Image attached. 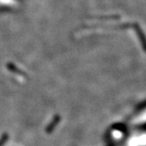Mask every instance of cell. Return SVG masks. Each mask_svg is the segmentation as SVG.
Returning <instances> with one entry per match:
<instances>
[{
    "instance_id": "obj_2",
    "label": "cell",
    "mask_w": 146,
    "mask_h": 146,
    "mask_svg": "<svg viewBox=\"0 0 146 146\" xmlns=\"http://www.w3.org/2000/svg\"><path fill=\"white\" fill-rule=\"evenodd\" d=\"M7 138H8V136L7 135H3L2 137L0 138V146H3L4 144H5V142L7 140Z\"/></svg>"
},
{
    "instance_id": "obj_1",
    "label": "cell",
    "mask_w": 146,
    "mask_h": 146,
    "mask_svg": "<svg viewBox=\"0 0 146 146\" xmlns=\"http://www.w3.org/2000/svg\"><path fill=\"white\" fill-rule=\"evenodd\" d=\"M59 119H60V118H59L58 116H56L55 118H54V119L52 120L51 123H50V124H49V126L47 127V128H46L47 132H51V131L54 129V127H55L56 125L58 123Z\"/></svg>"
}]
</instances>
